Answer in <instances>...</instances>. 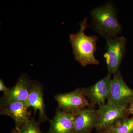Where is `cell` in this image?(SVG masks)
Returning <instances> with one entry per match:
<instances>
[{
    "mask_svg": "<svg viewBox=\"0 0 133 133\" xmlns=\"http://www.w3.org/2000/svg\"><path fill=\"white\" fill-rule=\"evenodd\" d=\"M90 23L88 28L105 39L118 36L122 31L118 11L112 2H107L90 10Z\"/></svg>",
    "mask_w": 133,
    "mask_h": 133,
    "instance_id": "6da1fadb",
    "label": "cell"
},
{
    "mask_svg": "<svg viewBox=\"0 0 133 133\" xmlns=\"http://www.w3.org/2000/svg\"><path fill=\"white\" fill-rule=\"evenodd\" d=\"M10 133H19V131L16 128H14L12 130V132Z\"/></svg>",
    "mask_w": 133,
    "mask_h": 133,
    "instance_id": "e0dca14e",
    "label": "cell"
},
{
    "mask_svg": "<svg viewBox=\"0 0 133 133\" xmlns=\"http://www.w3.org/2000/svg\"><path fill=\"white\" fill-rule=\"evenodd\" d=\"M133 99V90L127 85L119 70L112 79L108 101L116 105H128Z\"/></svg>",
    "mask_w": 133,
    "mask_h": 133,
    "instance_id": "8992f818",
    "label": "cell"
},
{
    "mask_svg": "<svg viewBox=\"0 0 133 133\" xmlns=\"http://www.w3.org/2000/svg\"><path fill=\"white\" fill-rule=\"evenodd\" d=\"M128 105L118 106L107 101L98 109V118L95 128L98 132L110 128L119 122L128 118Z\"/></svg>",
    "mask_w": 133,
    "mask_h": 133,
    "instance_id": "277c9868",
    "label": "cell"
},
{
    "mask_svg": "<svg viewBox=\"0 0 133 133\" xmlns=\"http://www.w3.org/2000/svg\"><path fill=\"white\" fill-rule=\"evenodd\" d=\"M28 104L29 107H33L35 113L39 111L40 123L48 120L45 113L43 86L38 81H31Z\"/></svg>",
    "mask_w": 133,
    "mask_h": 133,
    "instance_id": "8fae6325",
    "label": "cell"
},
{
    "mask_svg": "<svg viewBox=\"0 0 133 133\" xmlns=\"http://www.w3.org/2000/svg\"><path fill=\"white\" fill-rule=\"evenodd\" d=\"M10 90L5 86L2 79H0V91L3 92L4 94H6L9 92Z\"/></svg>",
    "mask_w": 133,
    "mask_h": 133,
    "instance_id": "9a60e30c",
    "label": "cell"
},
{
    "mask_svg": "<svg viewBox=\"0 0 133 133\" xmlns=\"http://www.w3.org/2000/svg\"><path fill=\"white\" fill-rule=\"evenodd\" d=\"M98 133H133V116L124 119L110 128Z\"/></svg>",
    "mask_w": 133,
    "mask_h": 133,
    "instance_id": "4fadbf2b",
    "label": "cell"
},
{
    "mask_svg": "<svg viewBox=\"0 0 133 133\" xmlns=\"http://www.w3.org/2000/svg\"><path fill=\"white\" fill-rule=\"evenodd\" d=\"M40 123L35 119H31L25 122L19 129V133H42L40 129Z\"/></svg>",
    "mask_w": 133,
    "mask_h": 133,
    "instance_id": "5bb4252c",
    "label": "cell"
},
{
    "mask_svg": "<svg viewBox=\"0 0 133 133\" xmlns=\"http://www.w3.org/2000/svg\"><path fill=\"white\" fill-rule=\"evenodd\" d=\"M99 112L90 107L77 113L74 118L72 133H91L97 122Z\"/></svg>",
    "mask_w": 133,
    "mask_h": 133,
    "instance_id": "ba28073f",
    "label": "cell"
},
{
    "mask_svg": "<svg viewBox=\"0 0 133 133\" xmlns=\"http://www.w3.org/2000/svg\"><path fill=\"white\" fill-rule=\"evenodd\" d=\"M31 81L26 74L20 76L15 85L1 98V106L17 101L28 103Z\"/></svg>",
    "mask_w": 133,
    "mask_h": 133,
    "instance_id": "30bf717a",
    "label": "cell"
},
{
    "mask_svg": "<svg viewBox=\"0 0 133 133\" xmlns=\"http://www.w3.org/2000/svg\"><path fill=\"white\" fill-rule=\"evenodd\" d=\"M129 106L128 107V112L129 114L133 115V99L129 103Z\"/></svg>",
    "mask_w": 133,
    "mask_h": 133,
    "instance_id": "2e32d148",
    "label": "cell"
},
{
    "mask_svg": "<svg viewBox=\"0 0 133 133\" xmlns=\"http://www.w3.org/2000/svg\"><path fill=\"white\" fill-rule=\"evenodd\" d=\"M29 107L26 102H13L1 105L0 114L11 117L15 122V128L18 129L31 119V113L28 110Z\"/></svg>",
    "mask_w": 133,
    "mask_h": 133,
    "instance_id": "9c48e42d",
    "label": "cell"
},
{
    "mask_svg": "<svg viewBox=\"0 0 133 133\" xmlns=\"http://www.w3.org/2000/svg\"><path fill=\"white\" fill-rule=\"evenodd\" d=\"M88 17H85L79 23V31L76 34H70L69 36L74 58L84 67L89 65H98L99 64L94 55L97 48L98 38L95 35H86L85 33L86 29L88 28Z\"/></svg>",
    "mask_w": 133,
    "mask_h": 133,
    "instance_id": "7a4b0ae2",
    "label": "cell"
},
{
    "mask_svg": "<svg viewBox=\"0 0 133 133\" xmlns=\"http://www.w3.org/2000/svg\"><path fill=\"white\" fill-rule=\"evenodd\" d=\"M106 44L104 57L105 59L108 73L116 74L126 53L127 40L123 36L106 39Z\"/></svg>",
    "mask_w": 133,
    "mask_h": 133,
    "instance_id": "3957f363",
    "label": "cell"
},
{
    "mask_svg": "<svg viewBox=\"0 0 133 133\" xmlns=\"http://www.w3.org/2000/svg\"><path fill=\"white\" fill-rule=\"evenodd\" d=\"M55 98L58 109L68 113L76 114L91 107L83 94L81 88H77L71 92L57 94Z\"/></svg>",
    "mask_w": 133,
    "mask_h": 133,
    "instance_id": "5b68a950",
    "label": "cell"
},
{
    "mask_svg": "<svg viewBox=\"0 0 133 133\" xmlns=\"http://www.w3.org/2000/svg\"><path fill=\"white\" fill-rule=\"evenodd\" d=\"M76 114L65 112L58 108L54 118L50 121L47 133H72Z\"/></svg>",
    "mask_w": 133,
    "mask_h": 133,
    "instance_id": "7c38bea8",
    "label": "cell"
},
{
    "mask_svg": "<svg viewBox=\"0 0 133 133\" xmlns=\"http://www.w3.org/2000/svg\"><path fill=\"white\" fill-rule=\"evenodd\" d=\"M111 76L108 73L107 76L95 84L87 88H81L83 94L88 98L92 107L97 105L101 108L105 105V101L108 98L112 80Z\"/></svg>",
    "mask_w": 133,
    "mask_h": 133,
    "instance_id": "52a82bcc",
    "label": "cell"
}]
</instances>
